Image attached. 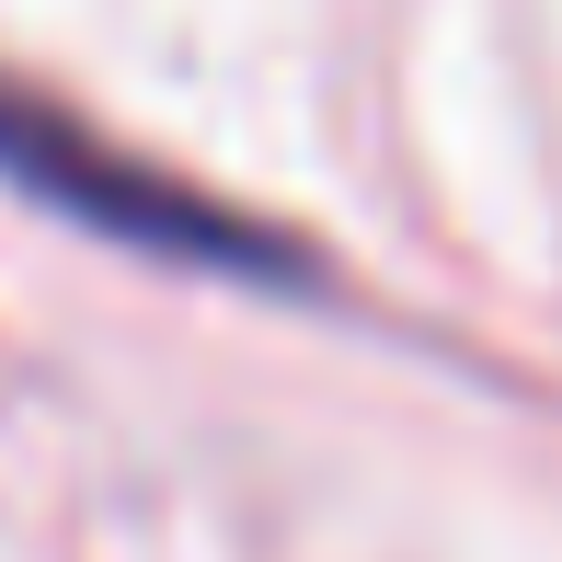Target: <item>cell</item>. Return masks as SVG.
Masks as SVG:
<instances>
[{
	"instance_id": "cell-1",
	"label": "cell",
	"mask_w": 562,
	"mask_h": 562,
	"mask_svg": "<svg viewBox=\"0 0 562 562\" xmlns=\"http://www.w3.org/2000/svg\"><path fill=\"white\" fill-rule=\"evenodd\" d=\"M0 172H12L35 207H58L69 229H104L126 252H161V265H218V276H288V241H265L241 207L195 195L184 172L126 161L115 138H92L81 115L35 104V92L0 81Z\"/></svg>"
}]
</instances>
